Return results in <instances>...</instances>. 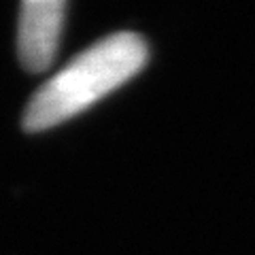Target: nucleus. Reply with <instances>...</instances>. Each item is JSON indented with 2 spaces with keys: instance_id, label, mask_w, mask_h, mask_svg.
<instances>
[{
  "instance_id": "obj_2",
  "label": "nucleus",
  "mask_w": 255,
  "mask_h": 255,
  "mask_svg": "<svg viewBox=\"0 0 255 255\" xmlns=\"http://www.w3.org/2000/svg\"><path fill=\"white\" fill-rule=\"evenodd\" d=\"M66 2L62 0H26L19 13L17 49L28 73H43L55 58L64 26Z\"/></svg>"
},
{
  "instance_id": "obj_1",
  "label": "nucleus",
  "mask_w": 255,
  "mask_h": 255,
  "mask_svg": "<svg viewBox=\"0 0 255 255\" xmlns=\"http://www.w3.org/2000/svg\"><path fill=\"white\" fill-rule=\"evenodd\" d=\"M147 58V43L134 32H117L102 38L32 96L23 113V128L43 132L79 115L140 73Z\"/></svg>"
}]
</instances>
